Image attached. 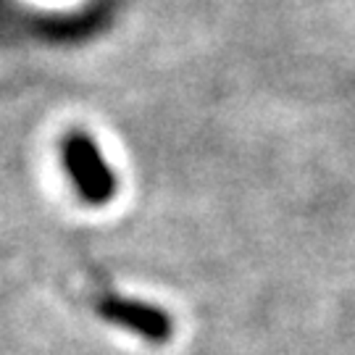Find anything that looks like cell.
<instances>
[{
    "instance_id": "1",
    "label": "cell",
    "mask_w": 355,
    "mask_h": 355,
    "mask_svg": "<svg viewBox=\"0 0 355 355\" xmlns=\"http://www.w3.org/2000/svg\"><path fill=\"white\" fill-rule=\"evenodd\" d=\"M61 158H64L66 174L71 179L76 195L82 198V203L105 205L114 200L116 190H119L116 174L89 135L85 132L66 135L64 145H61Z\"/></svg>"
},
{
    "instance_id": "2",
    "label": "cell",
    "mask_w": 355,
    "mask_h": 355,
    "mask_svg": "<svg viewBox=\"0 0 355 355\" xmlns=\"http://www.w3.org/2000/svg\"><path fill=\"white\" fill-rule=\"evenodd\" d=\"M95 313L116 329H124L150 345H166L174 337V318L161 305L129 297L119 292H103L95 300Z\"/></svg>"
}]
</instances>
